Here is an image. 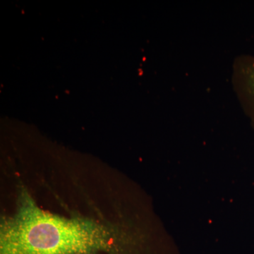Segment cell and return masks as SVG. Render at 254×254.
Returning a JSON list of instances; mask_svg holds the SVG:
<instances>
[{"label": "cell", "instance_id": "6da1fadb", "mask_svg": "<svg viewBox=\"0 0 254 254\" xmlns=\"http://www.w3.org/2000/svg\"><path fill=\"white\" fill-rule=\"evenodd\" d=\"M133 245L117 227L44 211L25 191L1 225L0 254H133Z\"/></svg>", "mask_w": 254, "mask_h": 254}]
</instances>
